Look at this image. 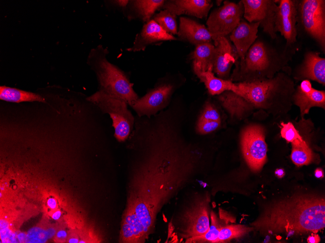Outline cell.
I'll list each match as a JSON object with an SVG mask.
<instances>
[{"label":"cell","instance_id":"1","mask_svg":"<svg viewBox=\"0 0 325 243\" xmlns=\"http://www.w3.org/2000/svg\"><path fill=\"white\" fill-rule=\"evenodd\" d=\"M171 123L146 124L132 135L138 155L131 164L130 186L120 233L122 243H144L158 212L195 168L198 152L179 136Z\"/></svg>","mask_w":325,"mask_h":243},{"label":"cell","instance_id":"2","mask_svg":"<svg viewBox=\"0 0 325 243\" xmlns=\"http://www.w3.org/2000/svg\"><path fill=\"white\" fill-rule=\"evenodd\" d=\"M251 226L269 233H317L325 226L324 198L298 195L269 207Z\"/></svg>","mask_w":325,"mask_h":243},{"label":"cell","instance_id":"3","mask_svg":"<svg viewBox=\"0 0 325 243\" xmlns=\"http://www.w3.org/2000/svg\"><path fill=\"white\" fill-rule=\"evenodd\" d=\"M296 47L279 49L268 42L256 40L249 49L242 60L237 59L234 78L252 81L271 78L273 75L283 68L296 52Z\"/></svg>","mask_w":325,"mask_h":243},{"label":"cell","instance_id":"4","mask_svg":"<svg viewBox=\"0 0 325 243\" xmlns=\"http://www.w3.org/2000/svg\"><path fill=\"white\" fill-rule=\"evenodd\" d=\"M108 51L102 45L91 50L88 64L95 72L99 91L125 100L131 107L139 98L133 89L127 72L110 63L106 56Z\"/></svg>","mask_w":325,"mask_h":243},{"label":"cell","instance_id":"5","mask_svg":"<svg viewBox=\"0 0 325 243\" xmlns=\"http://www.w3.org/2000/svg\"><path fill=\"white\" fill-rule=\"evenodd\" d=\"M103 113L109 114L114 128V135L119 142L128 139L133 130L135 116L128 109L124 100L107 95L100 91L87 97Z\"/></svg>","mask_w":325,"mask_h":243},{"label":"cell","instance_id":"6","mask_svg":"<svg viewBox=\"0 0 325 243\" xmlns=\"http://www.w3.org/2000/svg\"><path fill=\"white\" fill-rule=\"evenodd\" d=\"M297 22L325 51V0H297Z\"/></svg>","mask_w":325,"mask_h":243},{"label":"cell","instance_id":"7","mask_svg":"<svg viewBox=\"0 0 325 243\" xmlns=\"http://www.w3.org/2000/svg\"><path fill=\"white\" fill-rule=\"evenodd\" d=\"M177 87L174 80L163 79L144 96L139 97L131 108L137 116L150 118L167 107Z\"/></svg>","mask_w":325,"mask_h":243},{"label":"cell","instance_id":"8","mask_svg":"<svg viewBox=\"0 0 325 243\" xmlns=\"http://www.w3.org/2000/svg\"><path fill=\"white\" fill-rule=\"evenodd\" d=\"M243 14L244 7L241 0L237 3L225 0L222 6L212 11L206 25L213 41L230 34L242 19Z\"/></svg>","mask_w":325,"mask_h":243},{"label":"cell","instance_id":"9","mask_svg":"<svg viewBox=\"0 0 325 243\" xmlns=\"http://www.w3.org/2000/svg\"><path fill=\"white\" fill-rule=\"evenodd\" d=\"M241 145L248 165L253 171H259L267 160V146L263 130L256 125L247 127L241 134Z\"/></svg>","mask_w":325,"mask_h":243},{"label":"cell","instance_id":"10","mask_svg":"<svg viewBox=\"0 0 325 243\" xmlns=\"http://www.w3.org/2000/svg\"><path fill=\"white\" fill-rule=\"evenodd\" d=\"M207 196H202L194 201L182 217L181 235L186 240L201 236L209 229V203Z\"/></svg>","mask_w":325,"mask_h":243},{"label":"cell","instance_id":"11","mask_svg":"<svg viewBox=\"0 0 325 243\" xmlns=\"http://www.w3.org/2000/svg\"><path fill=\"white\" fill-rule=\"evenodd\" d=\"M244 7L243 17L247 21L258 22L263 31L271 39L277 38L274 30L278 5L274 0H241Z\"/></svg>","mask_w":325,"mask_h":243},{"label":"cell","instance_id":"12","mask_svg":"<svg viewBox=\"0 0 325 243\" xmlns=\"http://www.w3.org/2000/svg\"><path fill=\"white\" fill-rule=\"evenodd\" d=\"M276 12L274 30L279 32L286 40V46L296 47L297 32V0H278Z\"/></svg>","mask_w":325,"mask_h":243},{"label":"cell","instance_id":"13","mask_svg":"<svg viewBox=\"0 0 325 243\" xmlns=\"http://www.w3.org/2000/svg\"><path fill=\"white\" fill-rule=\"evenodd\" d=\"M178 40L174 35L167 33L151 19L144 24L142 29L135 35L132 46L126 50L132 52L144 51L148 46Z\"/></svg>","mask_w":325,"mask_h":243},{"label":"cell","instance_id":"14","mask_svg":"<svg viewBox=\"0 0 325 243\" xmlns=\"http://www.w3.org/2000/svg\"><path fill=\"white\" fill-rule=\"evenodd\" d=\"M215 53L213 71L222 79L227 80L233 65L238 56L235 49L226 37H221L214 41Z\"/></svg>","mask_w":325,"mask_h":243},{"label":"cell","instance_id":"15","mask_svg":"<svg viewBox=\"0 0 325 243\" xmlns=\"http://www.w3.org/2000/svg\"><path fill=\"white\" fill-rule=\"evenodd\" d=\"M294 103L298 106L302 116L307 114L313 107L325 108V92L313 88L309 80H303L292 96Z\"/></svg>","mask_w":325,"mask_h":243},{"label":"cell","instance_id":"16","mask_svg":"<svg viewBox=\"0 0 325 243\" xmlns=\"http://www.w3.org/2000/svg\"><path fill=\"white\" fill-rule=\"evenodd\" d=\"M258 22L250 23L242 19L230 33V40L233 43L239 60H242L246 53L256 40L258 36Z\"/></svg>","mask_w":325,"mask_h":243},{"label":"cell","instance_id":"17","mask_svg":"<svg viewBox=\"0 0 325 243\" xmlns=\"http://www.w3.org/2000/svg\"><path fill=\"white\" fill-rule=\"evenodd\" d=\"M213 6L209 0H165L162 9H166L180 16L186 15L199 18H206Z\"/></svg>","mask_w":325,"mask_h":243},{"label":"cell","instance_id":"18","mask_svg":"<svg viewBox=\"0 0 325 243\" xmlns=\"http://www.w3.org/2000/svg\"><path fill=\"white\" fill-rule=\"evenodd\" d=\"M179 21L178 40L188 42L195 46L212 43V35L205 25L185 17H180Z\"/></svg>","mask_w":325,"mask_h":243},{"label":"cell","instance_id":"19","mask_svg":"<svg viewBox=\"0 0 325 243\" xmlns=\"http://www.w3.org/2000/svg\"><path fill=\"white\" fill-rule=\"evenodd\" d=\"M298 76L325 84V58L320 53L308 51L305 53L298 69Z\"/></svg>","mask_w":325,"mask_h":243},{"label":"cell","instance_id":"20","mask_svg":"<svg viewBox=\"0 0 325 243\" xmlns=\"http://www.w3.org/2000/svg\"><path fill=\"white\" fill-rule=\"evenodd\" d=\"M164 0H129L122 12L129 21L138 20L145 23L151 20L156 11L162 9Z\"/></svg>","mask_w":325,"mask_h":243},{"label":"cell","instance_id":"21","mask_svg":"<svg viewBox=\"0 0 325 243\" xmlns=\"http://www.w3.org/2000/svg\"><path fill=\"white\" fill-rule=\"evenodd\" d=\"M217 99L232 117H241L254 108L247 99L231 91L218 95Z\"/></svg>","mask_w":325,"mask_h":243},{"label":"cell","instance_id":"22","mask_svg":"<svg viewBox=\"0 0 325 243\" xmlns=\"http://www.w3.org/2000/svg\"><path fill=\"white\" fill-rule=\"evenodd\" d=\"M200 81L204 83L209 93L213 96L219 95L225 91H231L238 94V88L236 83L229 80H224L215 76L213 68L195 73Z\"/></svg>","mask_w":325,"mask_h":243},{"label":"cell","instance_id":"23","mask_svg":"<svg viewBox=\"0 0 325 243\" xmlns=\"http://www.w3.org/2000/svg\"><path fill=\"white\" fill-rule=\"evenodd\" d=\"M215 46L212 43H205L196 46L191 58L195 73L213 68Z\"/></svg>","mask_w":325,"mask_h":243},{"label":"cell","instance_id":"24","mask_svg":"<svg viewBox=\"0 0 325 243\" xmlns=\"http://www.w3.org/2000/svg\"><path fill=\"white\" fill-rule=\"evenodd\" d=\"M0 99L4 101L15 103L32 101L45 102V98L38 94L5 86L0 87Z\"/></svg>","mask_w":325,"mask_h":243},{"label":"cell","instance_id":"25","mask_svg":"<svg viewBox=\"0 0 325 243\" xmlns=\"http://www.w3.org/2000/svg\"><path fill=\"white\" fill-rule=\"evenodd\" d=\"M291 159L296 165L300 166L310 163L313 159V153L303 139L291 142Z\"/></svg>","mask_w":325,"mask_h":243},{"label":"cell","instance_id":"26","mask_svg":"<svg viewBox=\"0 0 325 243\" xmlns=\"http://www.w3.org/2000/svg\"><path fill=\"white\" fill-rule=\"evenodd\" d=\"M152 19L159 25L167 33L177 34L178 28L177 16L166 9H162L155 14Z\"/></svg>","mask_w":325,"mask_h":243},{"label":"cell","instance_id":"27","mask_svg":"<svg viewBox=\"0 0 325 243\" xmlns=\"http://www.w3.org/2000/svg\"><path fill=\"white\" fill-rule=\"evenodd\" d=\"M253 229L242 225H229L221 227L218 237L214 243H225L230 240L242 237Z\"/></svg>","mask_w":325,"mask_h":243},{"label":"cell","instance_id":"28","mask_svg":"<svg viewBox=\"0 0 325 243\" xmlns=\"http://www.w3.org/2000/svg\"><path fill=\"white\" fill-rule=\"evenodd\" d=\"M211 225L209 230L204 234L188 238L185 243H214L217 239L220 228L221 227L218 225L217 217L213 212L211 213Z\"/></svg>","mask_w":325,"mask_h":243},{"label":"cell","instance_id":"29","mask_svg":"<svg viewBox=\"0 0 325 243\" xmlns=\"http://www.w3.org/2000/svg\"><path fill=\"white\" fill-rule=\"evenodd\" d=\"M26 243H44L50 238L47 229L39 227H34L27 232Z\"/></svg>","mask_w":325,"mask_h":243},{"label":"cell","instance_id":"30","mask_svg":"<svg viewBox=\"0 0 325 243\" xmlns=\"http://www.w3.org/2000/svg\"><path fill=\"white\" fill-rule=\"evenodd\" d=\"M199 119L208 121H219L220 120V116L215 105L210 101H207L204 105Z\"/></svg>","mask_w":325,"mask_h":243},{"label":"cell","instance_id":"31","mask_svg":"<svg viewBox=\"0 0 325 243\" xmlns=\"http://www.w3.org/2000/svg\"><path fill=\"white\" fill-rule=\"evenodd\" d=\"M281 126V135L288 142L291 143L296 139H303L291 122L282 123Z\"/></svg>","mask_w":325,"mask_h":243},{"label":"cell","instance_id":"32","mask_svg":"<svg viewBox=\"0 0 325 243\" xmlns=\"http://www.w3.org/2000/svg\"><path fill=\"white\" fill-rule=\"evenodd\" d=\"M221 120L208 121L199 119L196 130L201 134L209 133L217 130L220 125Z\"/></svg>","mask_w":325,"mask_h":243},{"label":"cell","instance_id":"33","mask_svg":"<svg viewBox=\"0 0 325 243\" xmlns=\"http://www.w3.org/2000/svg\"><path fill=\"white\" fill-rule=\"evenodd\" d=\"M17 236L9 227L8 222L0 220V239L2 243H17Z\"/></svg>","mask_w":325,"mask_h":243},{"label":"cell","instance_id":"34","mask_svg":"<svg viewBox=\"0 0 325 243\" xmlns=\"http://www.w3.org/2000/svg\"><path fill=\"white\" fill-rule=\"evenodd\" d=\"M110 4L122 12L126 7L129 0H115L108 1Z\"/></svg>","mask_w":325,"mask_h":243},{"label":"cell","instance_id":"35","mask_svg":"<svg viewBox=\"0 0 325 243\" xmlns=\"http://www.w3.org/2000/svg\"><path fill=\"white\" fill-rule=\"evenodd\" d=\"M47 204L49 208L54 210L57 207V201L54 198H50L48 199Z\"/></svg>","mask_w":325,"mask_h":243},{"label":"cell","instance_id":"36","mask_svg":"<svg viewBox=\"0 0 325 243\" xmlns=\"http://www.w3.org/2000/svg\"><path fill=\"white\" fill-rule=\"evenodd\" d=\"M320 241V237L317 234H312L307 239V242L309 243H318Z\"/></svg>","mask_w":325,"mask_h":243},{"label":"cell","instance_id":"37","mask_svg":"<svg viewBox=\"0 0 325 243\" xmlns=\"http://www.w3.org/2000/svg\"><path fill=\"white\" fill-rule=\"evenodd\" d=\"M18 241L19 243H26L27 234L24 232H20L17 235Z\"/></svg>","mask_w":325,"mask_h":243},{"label":"cell","instance_id":"38","mask_svg":"<svg viewBox=\"0 0 325 243\" xmlns=\"http://www.w3.org/2000/svg\"><path fill=\"white\" fill-rule=\"evenodd\" d=\"M67 236V232L64 230H60L56 233V237L60 240H63L66 238Z\"/></svg>","mask_w":325,"mask_h":243},{"label":"cell","instance_id":"39","mask_svg":"<svg viewBox=\"0 0 325 243\" xmlns=\"http://www.w3.org/2000/svg\"><path fill=\"white\" fill-rule=\"evenodd\" d=\"M61 215V212L60 210H56L52 215V217L54 220H58Z\"/></svg>","mask_w":325,"mask_h":243},{"label":"cell","instance_id":"40","mask_svg":"<svg viewBox=\"0 0 325 243\" xmlns=\"http://www.w3.org/2000/svg\"><path fill=\"white\" fill-rule=\"evenodd\" d=\"M315 175L318 178H321L324 177V172L322 169L317 168L315 171Z\"/></svg>","mask_w":325,"mask_h":243},{"label":"cell","instance_id":"41","mask_svg":"<svg viewBox=\"0 0 325 243\" xmlns=\"http://www.w3.org/2000/svg\"><path fill=\"white\" fill-rule=\"evenodd\" d=\"M275 174L276 175V176L278 178H282L283 177H284V174H285V172H284V170L282 169H277L275 171Z\"/></svg>","mask_w":325,"mask_h":243},{"label":"cell","instance_id":"42","mask_svg":"<svg viewBox=\"0 0 325 243\" xmlns=\"http://www.w3.org/2000/svg\"><path fill=\"white\" fill-rule=\"evenodd\" d=\"M68 242L69 243H79V241L76 238H71L69 240Z\"/></svg>","mask_w":325,"mask_h":243},{"label":"cell","instance_id":"43","mask_svg":"<svg viewBox=\"0 0 325 243\" xmlns=\"http://www.w3.org/2000/svg\"><path fill=\"white\" fill-rule=\"evenodd\" d=\"M0 197H2V193H1V192H0Z\"/></svg>","mask_w":325,"mask_h":243}]
</instances>
